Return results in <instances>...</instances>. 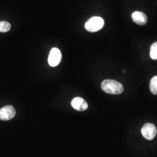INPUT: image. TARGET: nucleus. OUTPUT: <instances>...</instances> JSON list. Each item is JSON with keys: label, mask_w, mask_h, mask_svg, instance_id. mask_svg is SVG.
<instances>
[{"label": "nucleus", "mask_w": 157, "mask_h": 157, "mask_svg": "<svg viewBox=\"0 0 157 157\" xmlns=\"http://www.w3.org/2000/svg\"><path fill=\"white\" fill-rule=\"evenodd\" d=\"M62 59V53L59 49L54 47L52 48L50 51L48 62L49 65L52 67H56L58 66Z\"/></svg>", "instance_id": "20e7f679"}, {"label": "nucleus", "mask_w": 157, "mask_h": 157, "mask_svg": "<svg viewBox=\"0 0 157 157\" xmlns=\"http://www.w3.org/2000/svg\"><path fill=\"white\" fill-rule=\"evenodd\" d=\"M141 132L143 136L147 140H152L157 135V128L154 124L147 123L143 126Z\"/></svg>", "instance_id": "7ed1b4c3"}, {"label": "nucleus", "mask_w": 157, "mask_h": 157, "mask_svg": "<svg viewBox=\"0 0 157 157\" xmlns=\"http://www.w3.org/2000/svg\"><path fill=\"white\" fill-rule=\"evenodd\" d=\"M150 89L154 95H157V76H154L150 80Z\"/></svg>", "instance_id": "6e6552de"}, {"label": "nucleus", "mask_w": 157, "mask_h": 157, "mask_svg": "<svg viewBox=\"0 0 157 157\" xmlns=\"http://www.w3.org/2000/svg\"><path fill=\"white\" fill-rule=\"evenodd\" d=\"M101 89L104 92L110 94H120L124 92V86L114 80L107 79L101 83Z\"/></svg>", "instance_id": "f257e3e1"}, {"label": "nucleus", "mask_w": 157, "mask_h": 157, "mask_svg": "<svg viewBox=\"0 0 157 157\" xmlns=\"http://www.w3.org/2000/svg\"><path fill=\"white\" fill-rule=\"evenodd\" d=\"M104 23V20L101 17H92L85 23V29L89 32H96L103 28Z\"/></svg>", "instance_id": "f03ea898"}, {"label": "nucleus", "mask_w": 157, "mask_h": 157, "mask_svg": "<svg viewBox=\"0 0 157 157\" xmlns=\"http://www.w3.org/2000/svg\"><path fill=\"white\" fill-rule=\"evenodd\" d=\"M150 55L152 59L157 60V41L154 43L151 46Z\"/></svg>", "instance_id": "9d476101"}, {"label": "nucleus", "mask_w": 157, "mask_h": 157, "mask_svg": "<svg viewBox=\"0 0 157 157\" xmlns=\"http://www.w3.org/2000/svg\"><path fill=\"white\" fill-rule=\"evenodd\" d=\"M11 28V24L6 21H0V32L6 33L10 31Z\"/></svg>", "instance_id": "1a4fd4ad"}, {"label": "nucleus", "mask_w": 157, "mask_h": 157, "mask_svg": "<svg viewBox=\"0 0 157 157\" xmlns=\"http://www.w3.org/2000/svg\"><path fill=\"white\" fill-rule=\"evenodd\" d=\"M132 17L135 23L140 26L145 25L148 21L146 14L140 11L134 12L132 15Z\"/></svg>", "instance_id": "0eeeda50"}, {"label": "nucleus", "mask_w": 157, "mask_h": 157, "mask_svg": "<svg viewBox=\"0 0 157 157\" xmlns=\"http://www.w3.org/2000/svg\"><path fill=\"white\" fill-rule=\"evenodd\" d=\"M16 110L12 105H6L0 109V120L9 121L15 117Z\"/></svg>", "instance_id": "39448f33"}, {"label": "nucleus", "mask_w": 157, "mask_h": 157, "mask_svg": "<svg viewBox=\"0 0 157 157\" xmlns=\"http://www.w3.org/2000/svg\"><path fill=\"white\" fill-rule=\"evenodd\" d=\"M71 105L78 111H84L88 108V104L81 97H75L71 101Z\"/></svg>", "instance_id": "423d86ee"}]
</instances>
